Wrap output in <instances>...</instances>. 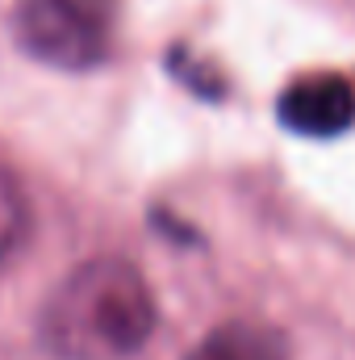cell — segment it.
Returning a JSON list of instances; mask_svg holds the SVG:
<instances>
[{
    "mask_svg": "<svg viewBox=\"0 0 355 360\" xmlns=\"http://www.w3.org/2000/svg\"><path fill=\"white\" fill-rule=\"evenodd\" d=\"M184 360H288L284 340L260 323H222Z\"/></svg>",
    "mask_w": 355,
    "mask_h": 360,
    "instance_id": "cell-4",
    "label": "cell"
},
{
    "mask_svg": "<svg viewBox=\"0 0 355 360\" xmlns=\"http://www.w3.org/2000/svg\"><path fill=\"white\" fill-rule=\"evenodd\" d=\"M21 46L67 72L100 68L113 55V4L109 0H17Z\"/></svg>",
    "mask_w": 355,
    "mask_h": 360,
    "instance_id": "cell-2",
    "label": "cell"
},
{
    "mask_svg": "<svg viewBox=\"0 0 355 360\" xmlns=\"http://www.w3.org/2000/svg\"><path fill=\"white\" fill-rule=\"evenodd\" d=\"M38 331L59 360H130L155 331L151 285L130 260L96 256L59 281Z\"/></svg>",
    "mask_w": 355,
    "mask_h": 360,
    "instance_id": "cell-1",
    "label": "cell"
},
{
    "mask_svg": "<svg viewBox=\"0 0 355 360\" xmlns=\"http://www.w3.org/2000/svg\"><path fill=\"white\" fill-rule=\"evenodd\" d=\"M29 235V201L25 188L17 184V176L8 168H0V264L25 243Z\"/></svg>",
    "mask_w": 355,
    "mask_h": 360,
    "instance_id": "cell-5",
    "label": "cell"
},
{
    "mask_svg": "<svg viewBox=\"0 0 355 360\" xmlns=\"http://www.w3.org/2000/svg\"><path fill=\"white\" fill-rule=\"evenodd\" d=\"M280 122L305 139H335L355 126V84L335 72H314L293 80L276 105Z\"/></svg>",
    "mask_w": 355,
    "mask_h": 360,
    "instance_id": "cell-3",
    "label": "cell"
}]
</instances>
